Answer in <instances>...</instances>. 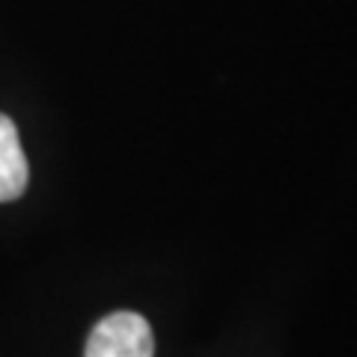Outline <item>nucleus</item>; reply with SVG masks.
I'll use <instances>...</instances> for the list:
<instances>
[{
	"mask_svg": "<svg viewBox=\"0 0 357 357\" xmlns=\"http://www.w3.org/2000/svg\"><path fill=\"white\" fill-rule=\"evenodd\" d=\"M152 328L140 312L119 310L105 316L86 340L84 357H152Z\"/></svg>",
	"mask_w": 357,
	"mask_h": 357,
	"instance_id": "obj_1",
	"label": "nucleus"
},
{
	"mask_svg": "<svg viewBox=\"0 0 357 357\" xmlns=\"http://www.w3.org/2000/svg\"><path fill=\"white\" fill-rule=\"evenodd\" d=\"M30 178L27 155L21 149L15 122L0 114V203H13L24 194Z\"/></svg>",
	"mask_w": 357,
	"mask_h": 357,
	"instance_id": "obj_2",
	"label": "nucleus"
}]
</instances>
